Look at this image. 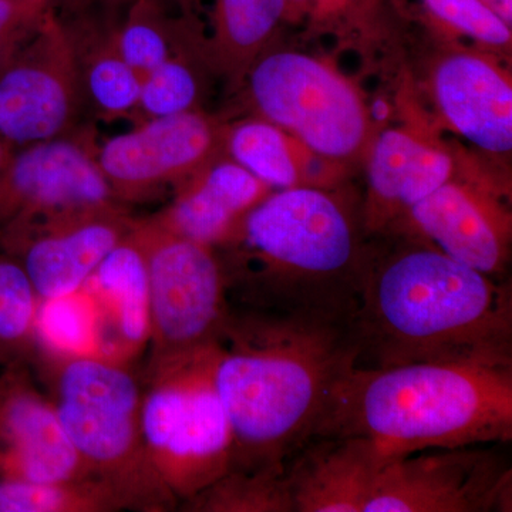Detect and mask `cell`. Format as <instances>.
Masks as SVG:
<instances>
[{
	"mask_svg": "<svg viewBox=\"0 0 512 512\" xmlns=\"http://www.w3.org/2000/svg\"><path fill=\"white\" fill-rule=\"evenodd\" d=\"M39 303L25 269L0 251V366L35 360Z\"/></svg>",
	"mask_w": 512,
	"mask_h": 512,
	"instance_id": "cell-25",
	"label": "cell"
},
{
	"mask_svg": "<svg viewBox=\"0 0 512 512\" xmlns=\"http://www.w3.org/2000/svg\"><path fill=\"white\" fill-rule=\"evenodd\" d=\"M288 0H217L218 42L231 57H245L271 35Z\"/></svg>",
	"mask_w": 512,
	"mask_h": 512,
	"instance_id": "cell-28",
	"label": "cell"
},
{
	"mask_svg": "<svg viewBox=\"0 0 512 512\" xmlns=\"http://www.w3.org/2000/svg\"><path fill=\"white\" fill-rule=\"evenodd\" d=\"M97 148L89 131H69L15 151L0 170V227L117 204L97 163Z\"/></svg>",
	"mask_w": 512,
	"mask_h": 512,
	"instance_id": "cell-12",
	"label": "cell"
},
{
	"mask_svg": "<svg viewBox=\"0 0 512 512\" xmlns=\"http://www.w3.org/2000/svg\"><path fill=\"white\" fill-rule=\"evenodd\" d=\"M265 188L234 161L205 165L178 185L173 202L151 218L174 234L215 249L229 241L248 212L264 200Z\"/></svg>",
	"mask_w": 512,
	"mask_h": 512,
	"instance_id": "cell-17",
	"label": "cell"
},
{
	"mask_svg": "<svg viewBox=\"0 0 512 512\" xmlns=\"http://www.w3.org/2000/svg\"><path fill=\"white\" fill-rule=\"evenodd\" d=\"M119 495L96 478L23 483L0 480V512H116Z\"/></svg>",
	"mask_w": 512,
	"mask_h": 512,
	"instance_id": "cell-24",
	"label": "cell"
},
{
	"mask_svg": "<svg viewBox=\"0 0 512 512\" xmlns=\"http://www.w3.org/2000/svg\"><path fill=\"white\" fill-rule=\"evenodd\" d=\"M218 343L147 369L141 429L158 476L178 503L232 466V434L215 383Z\"/></svg>",
	"mask_w": 512,
	"mask_h": 512,
	"instance_id": "cell-6",
	"label": "cell"
},
{
	"mask_svg": "<svg viewBox=\"0 0 512 512\" xmlns=\"http://www.w3.org/2000/svg\"><path fill=\"white\" fill-rule=\"evenodd\" d=\"M313 436L363 437L389 458L510 443L512 367H353L333 386Z\"/></svg>",
	"mask_w": 512,
	"mask_h": 512,
	"instance_id": "cell-3",
	"label": "cell"
},
{
	"mask_svg": "<svg viewBox=\"0 0 512 512\" xmlns=\"http://www.w3.org/2000/svg\"><path fill=\"white\" fill-rule=\"evenodd\" d=\"M134 218L123 204L60 212L0 227V251L28 274L40 301L79 291Z\"/></svg>",
	"mask_w": 512,
	"mask_h": 512,
	"instance_id": "cell-11",
	"label": "cell"
},
{
	"mask_svg": "<svg viewBox=\"0 0 512 512\" xmlns=\"http://www.w3.org/2000/svg\"><path fill=\"white\" fill-rule=\"evenodd\" d=\"M82 96L72 37L50 8L0 73V136L13 147L63 136L76 120Z\"/></svg>",
	"mask_w": 512,
	"mask_h": 512,
	"instance_id": "cell-10",
	"label": "cell"
},
{
	"mask_svg": "<svg viewBox=\"0 0 512 512\" xmlns=\"http://www.w3.org/2000/svg\"><path fill=\"white\" fill-rule=\"evenodd\" d=\"M481 2L497 13L508 26L512 25V0H481Z\"/></svg>",
	"mask_w": 512,
	"mask_h": 512,
	"instance_id": "cell-32",
	"label": "cell"
},
{
	"mask_svg": "<svg viewBox=\"0 0 512 512\" xmlns=\"http://www.w3.org/2000/svg\"><path fill=\"white\" fill-rule=\"evenodd\" d=\"M37 359L100 357L96 306L84 289L40 301L35 323Z\"/></svg>",
	"mask_w": 512,
	"mask_h": 512,
	"instance_id": "cell-22",
	"label": "cell"
},
{
	"mask_svg": "<svg viewBox=\"0 0 512 512\" xmlns=\"http://www.w3.org/2000/svg\"><path fill=\"white\" fill-rule=\"evenodd\" d=\"M289 2L293 3H318V2H328V0H288Z\"/></svg>",
	"mask_w": 512,
	"mask_h": 512,
	"instance_id": "cell-33",
	"label": "cell"
},
{
	"mask_svg": "<svg viewBox=\"0 0 512 512\" xmlns=\"http://www.w3.org/2000/svg\"><path fill=\"white\" fill-rule=\"evenodd\" d=\"M50 0H0V73L35 35Z\"/></svg>",
	"mask_w": 512,
	"mask_h": 512,
	"instance_id": "cell-31",
	"label": "cell"
},
{
	"mask_svg": "<svg viewBox=\"0 0 512 512\" xmlns=\"http://www.w3.org/2000/svg\"><path fill=\"white\" fill-rule=\"evenodd\" d=\"M234 308L349 320L363 254L348 212L326 192L286 188L248 212L222 245Z\"/></svg>",
	"mask_w": 512,
	"mask_h": 512,
	"instance_id": "cell-4",
	"label": "cell"
},
{
	"mask_svg": "<svg viewBox=\"0 0 512 512\" xmlns=\"http://www.w3.org/2000/svg\"><path fill=\"white\" fill-rule=\"evenodd\" d=\"M117 45L141 80L173 53L167 19L157 0H137L126 22L116 28Z\"/></svg>",
	"mask_w": 512,
	"mask_h": 512,
	"instance_id": "cell-27",
	"label": "cell"
},
{
	"mask_svg": "<svg viewBox=\"0 0 512 512\" xmlns=\"http://www.w3.org/2000/svg\"><path fill=\"white\" fill-rule=\"evenodd\" d=\"M451 160L400 131H384L373 148L369 183L375 208L373 225L414 204L448 183Z\"/></svg>",
	"mask_w": 512,
	"mask_h": 512,
	"instance_id": "cell-20",
	"label": "cell"
},
{
	"mask_svg": "<svg viewBox=\"0 0 512 512\" xmlns=\"http://www.w3.org/2000/svg\"><path fill=\"white\" fill-rule=\"evenodd\" d=\"M76 50L83 94L106 120L137 116L141 79L128 66L116 28L79 23L67 26Z\"/></svg>",
	"mask_w": 512,
	"mask_h": 512,
	"instance_id": "cell-21",
	"label": "cell"
},
{
	"mask_svg": "<svg viewBox=\"0 0 512 512\" xmlns=\"http://www.w3.org/2000/svg\"><path fill=\"white\" fill-rule=\"evenodd\" d=\"M64 430L90 476L128 511L177 510L141 429L143 390L128 365L101 357L37 359Z\"/></svg>",
	"mask_w": 512,
	"mask_h": 512,
	"instance_id": "cell-5",
	"label": "cell"
},
{
	"mask_svg": "<svg viewBox=\"0 0 512 512\" xmlns=\"http://www.w3.org/2000/svg\"><path fill=\"white\" fill-rule=\"evenodd\" d=\"M82 289L99 315L101 359L128 365L148 346L150 336L146 259L131 229Z\"/></svg>",
	"mask_w": 512,
	"mask_h": 512,
	"instance_id": "cell-18",
	"label": "cell"
},
{
	"mask_svg": "<svg viewBox=\"0 0 512 512\" xmlns=\"http://www.w3.org/2000/svg\"><path fill=\"white\" fill-rule=\"evenodd\" d=\"M217 343L231 470L284 464L311 439L333 386L355 367L349 320L231 306Z\"/></svg>",
	"mask_w": 512,
	"mask_h": 512,
	"instance_id": "cell-2",
	"label": "cell"
},
{
	"mask_svg": "<svg viewBox=\"0 0 512 512\" xmlns=\"http://www.w3.org/2000/svg\"><path fill=\"white\" fill-rule=\"evenodd\" d=\"M197 97L194 70L173 50L165 62L141 80L137 116L143 121L187 113L192 111Z\"/></svg>",
	"mask_w": 512,
	"mask_h": 512,
	"instance_id": "cell-29",
	"label": "cell"
},
{
	"mask_svg": "<svg viewBox=\"0 0 512 512\" xmlns=\"http://www.w3.org/2000/svg\"><path fill=\"white\" fill-rule=\"evenodd\" d=\"M497 446L392 458L380 468L365 512H511V461Z\"/></svg>",
	"mask_w": 512,
	"mask_h": 512,
	"instance_id": "cell-8",
	"label": "cell"
},
{
	"mask_svg": "<svg viewBox=\"0 0 512 512\" xmlns=\"http://www.w3.org/2000/svg\"><path fill=\"white\" fill-rule=\"evenodd\" d=\"M214 124L197 111L140 121L127 133L97 148V163L114 198L151 200L167 185H181L201 171L214 154Z\"/></svg>",
	"mask_w": 512,
	"mask_h": 512,
	"instance_id": "cell-13",
	"label": "cell"
},
{
	"mask_svg": "<svg viewBox=\"0 0 512 512\" xmlns=\"http://www.w3.org/2000/svg\"><path fill=\"white\" fill-rule=\"evenodd\" d=\"M227 147L232 161L271 187H295L298 171L281 131L265 121H245L232 128Z\"/></svg>",
	"mask_w": 512,
	"mask_h": 512,
	"instance_id": "cell-26",
	"label": "cell"
},
{
	"mask_svg": "<svg viewBox=\"0 0 512 512\" xmlns=\"http://www.w3.org/2000/svg\"><path fill=\"white\" fill-rule=\"evenodd\" d=\"M148 279L147 369L215 345L231 312L215 249L168 231L153 218L134 220Z\"/></svg>",
	"mask_w": 512,
	"mask_h": 512,
	"instance_id": "cell-7",
	"label": "cell"
},
{
	"mask_svg": "<svg viewBox=\"0 0 512 512\" xmlns=\"http://www.w3.org/2000/svg\"><path fill=\"white\" fill-rule=\"evenodd\" d=\"M437 101L451 126L491 153L512 148L511 86L476 56L448 57L434 77Z\"/></svg>",
	"mask_w": 512,
	"mask_h": 512,
	"instance_id": "cell-19",
	"label": "cell"
},
{
	"mask_svg": "<svg viewBox=\"0 0 512 512\" xmlns=\"http://www.w3.org/2000/svg\"><path fill=\"white\" fill-rule=\"evenodd\" d=\"M389 460L375 441L363 437L303 441L285 461L293 512H365Z\"/></svg>",
	"mask_w": 512,
	"mask_h": 512,
	"instance_id": "cell-15",
	"label": "cell"
},
{
	"mask_svg": "<svg viewBox=\"0 0 512 512\" xmlns=\"http://www.w3.org/2000/svg\"><path fill=\"white\" fill-rule=\"evenodd\" d=\"M356 369L512 367V288L431 247L363 254L349 319Z\"/></svg>",
	"mask_w": 512,
	"mask_h": 512,
	"instance_id": "cell-1",
	"label": "cell"
},
{
	"mask_svg": "<svg viewBox=\"0 0 512 512\" xmlns=\"http://www.w3.org/2000/svg\"><path fill=\"white\" fill-rule=\"evenodd\" d=\"M427 15L490 46L511 42V26L481 0H420Z\"/></svg>",
	"mask_w": 512,
	"mask_h": 512,
	"instance_id": "cell-30",
	"label": "cell"
},
{
	"mask_svg": "<svg viewBox=\"0 0 512 512\" xmlns=\"http://www.w3.org/2000/svg\"><path fill=\"white\" fill-rule=\"evenodd\" d=\"M178 507L185 512H293L285 463L229 470Z\"/></svg>",
	"mask_w": 512,
	"mask_h": 512,
	"instance_id": "cell-23",
	"label": "cell"
},
{
	"mask_svg": "<svg viewBox=\"0 0 512 512\" xmlns=\"http://www.w3.org/2000/svg\"><path fill=\"white\" fill-rule=\"evenodd\" d=\"M410 221L454 261L500 279L507 266L508 222L471 192L446 183L414 204Z\"/></svg>",
	"mask_w": 512,
	"mask_h": 512,
	"instance_id": "cell-16",
	"label": "cell"
},
{
	"mask_svg": "<svg viewBox=\"0 0 512 512\" xmlns=\"http://www.w3.org/2000/svg\"><path fill=\"white\" fill-rule=\"evenodd\" d=\"M249 89L265 117L323 156H349L365 137V113L352 87L311 57L266 56L252 70Z\"/></svg>",
	"mask_w": 512,
	"mask_h": 512,
	"instance_id": "cell-9",
	"label": "cell"
},
{
	"mask_svg": "<svg viewBox=\"0 0 512 512\" xmlns=\"http://www.w3.org/2000/svg\"><path fill=\"white\" fill-rule=\"evenodd\" d=\"M0 372V480L23 483L93 478L64 430L55 403L37 389L29 363Z\"/></svg>",
	"mask_w": 512,
	"mask_h": 512,
	"instance_id": "cell-14",
	"label": "cell"
}]
</instances>
